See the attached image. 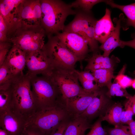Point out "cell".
Returning a JSON list of instances; mask_svg holds the SVG:
<instances>
[{"instance_id":"6da1fadb","label":"cell","mask_w":135,"mask_h":135,"mask_svg":"<svg viewBox=\"0 0 135 135\" xmlns=\"http://www.w3.org/2000/svg\"><path fill=\"white\" fill-rule=\"evenodd\" d=\"M42 11L41 26L48 36L63 32L67 17L75 15L76 10L60 0H40Z\"/></svg>"},{"instance_id":"7a4b0ae2","label":"cell","mask_w":135,"mask_h":135,"mask_svg":"<svg viewBox=\"0 0 135 135\" xmlns=\"http://www.w3.org/2000/svg\"><path fill=\"white\" fill-rule=\"evenodd\" d=\"M62 103L52 107L37 110L27 119L25 128L36 130L43 135H50L69 116Z\"/></svg>"},{"instance_id":"3957f363","label":"cell","mask_w":135,"mask_h":135,"mask_svg":"<svg viewBox=\"0 0 135 135\" xmlns=\"http://www.w3.org/2000/svg\"><path fill=\"white\" fill-rule=\"evenodd\" d=\"M10 87V108L27 119L38 110L32 94L30 78L26 74L17 76Z\"/></svg>"},{"instance_id":"277c9868","label":"cell","mask_w":135,"mask_h":135,"mask_svg":"<svg viewBox=\"0 0 135 135\" xmlns=\"http://www.w3.org/2000/svg\"><path fill=\"white\" fill-rule=\"evenodd\" d=\"M30 78L32 94L38 110L52 107L61 102V94L50 76Z\"/></svg>"},{"instance_id":"5b68a950","label":"cell","mask_w":135,"mask_h":135,"mask_svg":"<svg viewBox=\"0 0 135 135\" xmlns=\"http://www.w3.org/2000/svg\"><path fill=\"white\" fill-rule=\"evenodd\" d=\"M76 10L74 19L65 26L63 31L78 34L87 41L90 51L93 53L98 51L99 46L94 37L95 26L97 20L91 12Z\"/></svg>"},{"instance_id":"8992f818","label":"cell","mask_w":135,"mask_h":135,"mask_svg":"<svg viewBox=\"0 0 135 135\" xmlns=\"http://www.w3.org/2000/svg\"><path fill=\"white\" fill-rule=\"evenodd\" d=\"M49 76L58 87L64 103L70 99L87 93L80 85L75 69L54 68Z\"/></svg>"},{"instance_id":"52a82bcc","label":"cell","mask_w":135,"mask_h":135,"mask_svg":"<svg viewBox=\"0 0 135 135\" xmlns=\"http://www.w3.org/2000/svg\"><path fill=\"white\" fill-rule=\"evenodd\" d=\"M46 36L41 26L30 28H20L8 37V41L26 52L42 49Z\"/></svg>"},{"instance_id":"ba28073f","label":"cell","mask_w":135,"mask_h":135,"mask_svg":"<svg viewBox=\"0 0 135 135\" xmlns=\"http://www.w3.org/2000/svg\"><path fill=\"white\" fill-rule=\"evenodd\" d=\"M48 40L42 48L53 68L74 70L79 60L61 42L56 35L47 36Z\"/></svg>"},{"instance_id":"9c48e42d","label":"cell","mask_w":135,"mask_h":135,"mask_svg":"<svg viewBox=\"0 0 135 135\" xmlns=\"http://www.w3.org/2000/svg\"><path fill=\"white\" fill-rule=\"evenodd\" d=\"M16 17L18 28L41 26L42 11L40 0H23L18 7Z\"/></svg>"},{"instance_id":"30bf717a","label":"cell","mask_w":135,"mask_h":135,"mask_svg":"<svg viewBox=\"0 0 135 135\" xmlns=\"http://www.w3.org/2000/svg\"><path fill=\"white\" fill-rule=\"evenodd\" d=\"M26 53V66L28 70L26 74L28 76L50 75L54 68L42 49Z\"/></svg>"},{"instance_id":"8fae6325","label":"cell","mask_w":135,"mask_h":135,"mask_svg":"<svg viewBox=\"0 0 135 135\" xmlns=\"http://www.w3.org/2000/svg\"><path fill=\"white\" fill-rule=\"evenodd\" d=\"M56 35L62 44L80 61L85 59L90 52L87 41L76 34L63 31Z\"/></svg>"},{"instance_id":"7c38bea8","label":"cell","mask_w":135,"mask_h":135,"mask_svg":"<svg viewBox=\"0 0 135 135\" xmlns=\"http://www.w3.org/2000/svg\"><path fill=\"white\" fill-rule=\"evenodd\" d=\"M26 119L11 108L0 112V128L8 135H22Z\"/></svg>"},{"instance_id":"4fadbf2b","label":"cell","mask_w":135,"mask_h":135,"mask_svg":"<svg viewBox=\"0 0 135 135\" xmlns=\"http://www.w3.org/2000/svg\"><path fill=\"white\" fill-rule=\"evenodd\" d=\"M114 103L101 90L94 98L86 110L78 116L84 118L89 121L98 116H103Z\"/></svg>"},{"instance_id":"5bb4252c","label":"cell","mask_w":135,"mask_h":135,"mask_svg":"<svg viewBox=\"0 0 135 135\" xmlns=\"http://www.w3.org/2000/svg\"><path fill=\"white\" fill-rule=\"evenodd\" d=\"M23 0H0V14L2 16L8 29V36L17 28L16 17L18 7Z\"/></svg>"},{"instance_id":"9a60e30c","label":"cell","mask_w":135,"mask_h":135,"mask_svg":"<svg viewBox=\"0 0 135 135\" xmlns=\"http://www.w3.org/2000/svg\"><path fill=\"white\" fill-rule=\"evenodd\" d=\"M101 90L91 93H87L70 99L64 103L70 116L76 117L87 109L94 98L101 92Z\"/></svg>"},{"instance_id":"2e32d148","label":"cell","mask_w":135,"mask_h":135,"mask_svg":"<svg viewBox=\"0 0 135 135\" xmlns=\"http://www.w3.org/2000/svg\"><path fill=\"white\" fill-rule=\"evenodd\" d=\"M26 52L13 45L5 61L11 71L16 77L24 74L26 64Z\"/></svg>"},{"instance_id":"e0dca14e","label":"cell","mask_w":135,"mask_h":135,"mask_svg":"<svg viewBox=\"0 0 135 135\" xmlns=\"http://www.w3.org/2000/svg\"><path fill=\"white\" fill-rule=\"evenodd\" d=\"M92 56L86 59L87 64L84 70L90 71L102 69H114L116 64L120 62V59L112 55L110 57L105 56L98 51L93 53Z\"/></svg>"},{"instance_id":"ac0fdd59","label":"cell","mask_w":135,"mask_h":135,"mask_svg":"<svg viewBox=\"0 0 135 135\" xmlns=\"http://www.w3.org/2000/svg\"><path fill=\"white\" fill-rule=\"evenodd\" d=\"M115 28L111 18L110 10L106 8L104 15L95 24L94 37L102 44L112 34Z\"/></svg>"},{"instance_id":"d6986e66","label":"cell","mask_w":135,"mask_h":135,"mask_svg":"<svg viewBox=\"0 0 135 135\" xmlns=\"http://www.w3.org/2000/svg\"><path fill=\"white\" fill-rule=\"evenodd\" d=\"M122 15H120L119 18H114L113 21L116 24L115 28L112 34L99 47L104 52L103 55L109 56L111 52L116 48L120 46V30L121 22L123 20Z\"/></svg>"},{"instance_id":"ffe728a7","label":"cell","mask_w":135,"mask_h":135,"mask_svg":"<svg viewBox=\"0 0 135 135\" xmlns=\"http://www.w3.org/2000/svg\"><path fill=\"white\" fill-rule=\"evenodd\" d=\"M91 126L86 118L79 116L74 117L69 121L64 135H85L86 131Z\"/></svg>"},{"instance_id":"44dd1931","label":"cell","mask_w":135,"mask_h":135,"mask_svg":"<svg viewBox=\"0 0 135 135\" xmlns=\"http://www.w3.org/2000/svg\"><path fill=\"white\" fill-rule=\"evenodd\" d=\"M123 110L121 103H114L108 109L105 114L102 116V121H106L115 127L121 126V118Z\"/></svg>"},{"instance_id":"7402d4cb","label":"cell","mask_w":135,"mask_h":135,"mask_svg":"<svg viewBox=\"0 0 135 135\" xmlns=\"http://www.w3.org/2000/svg\"><path fill=\"white\" fill-rule=\"evenodd\" d=\"M105 2L112 8L119 9L124 13L127 18L125 29L132 26L135 29V2L126 5L117 4L112 0H106Z\"/></svg>"},{"instance_id":"603a6c76","label":"cell","mask_w":135,"mask_h":135,"mask_svg":"<svg viewBox=\"0 0 135 135\" xmlns=\"http://www.w3.org/2000/svg\"><path fill=\"white\" fill-rule=\"evenodd\" d=\"M114 69H102L90 71L94 76L96 82L101 88L106 86L108 87L112 83V80L114 78Z\"/></svg>"},{"instance_id":"cb8c5ba5","label":"cell","mask_w":135,"mask_h":135,"mask_svg":"<svg viewBox=\"0 0 135 135\" xmlns=\"http://www.w3.org/2000/svg\"><path fill=\"white\" fill-rule=\"evenodd\" d=\"M16 77L12 74L5 61L0 66V90L9 88Z\"/></svg>"},{"instance_id":"d4e9b609","label":"cell","mask_w":135,"mask_h":135,"mask_svg":"<svg viewBox=\"0 0 135 135\" xmlns=\"http://www.w3.org/2000/svg\"><path fill=\"white\" fill-rule=\"evenodd\" d=\"M106 0H76L70 4L72 7L77 10L90 12L95 4L102 2H105Z\"/></svg>"},{"instance_id":"484cf974","label":"cell","mask_w":135,"mask_h":135,"mask_svg":"<svg viewBox=\"0 0 135 135\" xmlns=\"http://www.w3.org/2000/svg\"><path fill=\"white\" fill-rule=\"evenodd\" d=\"M107 88L108 90L105 94L110 98L112 96H116L124 97L128 99L132 96L128 92L126 89L122 88L116 82L112 83Z\"/></svg>"},{"instance_id":"4316f807","label":"cell","mask_w":135,"mask_h":135,"mask_svg":"<svg viewBox=\"0 0 135 135\" xmlns=\"http://www.w3.org/2000/svg\"><path fill=\"white\" fill-rule=\"evenodd\" d=\"M12 98V92L10 87L6 90H0V112L10 108Z\"/></svg>"},{"instance_id":"83f0119b","label":"cell","mask_w":135,"mask_h":135,"mask_svg":"<svg viewBox=\"0 0 135 135\" xmlns=\"http://www.w3.org/2000/svg\"><path fill=\"white\" fill-rule=\"evenodd\" d=\"M126 66L124 65L118 74L115 78V80L122 88H126L131 86L133 79L124 74Z\"/></svg>"},{"instance_id":"f1b7e54d","label":"cell","mask_w":135,"mask_h":135,"mask_svg":"<svg viewBox=\"0 0 135 135\" xmlns=\"http://www.w3.org/2000/svg\"><path fill=\"white\" fill-rule=\"evenodd\" d=\"M134 115L132 106L128 100L125 104L124 108L122 112L121 118V126L125 124H128L132 120Z\"/></svg>"},{"instance_id":"f546056e","label":"cell","mask_w":135,"mask_h":135,"mask_svg":"<svg viewBox=\"0 0 135 135\" xmlns=\"http://www.w3.org/2000/svg\"><path fill=\"white\" fill-rule=\"evenodd\" d=\"M78 76L79 80L82 85V88L86 92L91 93L101 90L96 82L86 80Z\"/></svg>"},{"instance_id":"4dcf8cb0","label":"cell","mask_w":135,"mask_h":135,"mask_svg":"<svg viewBox=\"0 0 135 135\" xmlns=\"http://www.w3.org/2000/svg\"><path fill=\"white\" fill-rule=\"evenodd\" d=\"M106 135H132L128 126H120L104 129Z\"/></svg>"},{"instance_id":"1f68e13d","label":"cell","mask_w":135,"mask_h":135,"mask_svg":"<svg viewBox=\"0 0 135 135\" xmlns=\"http://www.w3.org/2000/svg\"><path fill=\"white\" fill-rule=\"evenodd\" d=\"M102 116H99L98 119L91 126L90 131L86 135H106V130L102 126Z\"/></svg>"},{"instance_id":"d6a6232c","label":"cell","mask_w":135,"mask_h":135,"mask_svg":"<svg viewBox=\"0 0 135 135\" xmlns=\"http://www.w3.org/2000/svg\"><path fill=\"white\" fill-rule=\"evenodd\" d=\"M12 45V44L8 41L0 42V66L5 61Z\"/></svg>"},{"instance_id":"836d02e7","label":"cell","mask_w":135,"mask_h":135,"mask_svg":"<svg viewBox=\"0 0 135 135\" xmlns=\"http://www.w3.org/2000/svg\"><path fill=\"white\" fill-rule=\"evenodd\" d=\"M68 122L66 119L62 121L55 130L50 135H64L65 131Z\"/></svg>"},{"instance_id":"e575fe53","label":"cell","mask_w":135,"mask_h":135,"mask_svg":"<svg viewBox=\"0 0 135 135\" xmlns=\"http://www.w3.org/2000/svg\"><path fill=\"white\" fill-rule=\"evenodd\" d=\"M89 70H84V71H79L76 70L78 75L84 79L90 81L96 82L95 78L91 72Z\"/></svg>"},{"instance_id":"d590c367","label":"cell","mask_w":135,"mask_h":135,"mask_svg":"<svg viewBox=\"0 0 135 135\" xmlns=\"http://www.w3.org/2000/svg\"><path fill=\"white\" fill-rule=\"evenodd\" d=\"M131 37L132 39L130 41H124L120 40V47L123 48L125 46H127L135 49V32L132 34Z\"/></svg>"},{"instance_id":"8d00e7d4","label":"cell","mask_w":135,"mask_h":135,"mask_svg":"<svg viewBox=\"0 0 135 135\" xmlns=\"http://www.w3.org/2000/svg\"><path fill=\"white\" fill-rule=\"evenodd\" d=\"M8 29L7 24L2 15L0 14V32L6 36L8 37Z\"/></svg>"},{"instance_id":"74e56055","label":"cell","mask_w":135,"mask_h":135,"mask_svg":"<svg viewBox=\"0 0 135 135\" xmlns=\"http://www.w3.org/2000/svg\"><path fill=\"white\" fill-rule=\"evenodd\" d=\"M22 135H43L38 131L29 128H25Z\"/></svg>"},{"instance_id":"f35d334b","label":"cell","mask_w":135,"mask_h":135,"mask_svg":"<svg viewBox=\"0 0 135 135\" xmlns=\"http://www.w3.org/2000/svg\"><path fill=\"white\" fill-rule=\"evenodd\" d=\"M128 125L132 134L135 135V121L133 120Z\"/></svg>"},{"instance_id":"ab89813d","label":"cell","mask_w":135,"mask_h":135,"mask_svg":"<svg viewBox=\"0 0 135 135\" xmlns=\"http://www.w3.org/2000/svg\"><path fill=\"white\" fill-rule=\"evenodd\" d=\"M128 100L131 104L134 114H135V94Z\"/></svg>"},{"instance_id":"60d3db41","label":"cell","mask_w":135,"mask_h":135,"mask_svg":"<svg viewBox=\"0 0 135 135\" xmlns=\"http://www.w3.org/2000/svg\"><path fill=\"white\" fill-rule=\"evenodd\" d=\"M0 135H8L6 132L4 130L0 128Z\"/></svg>"},{"instance_id":"b9f144b4","label":"cell","mask_w":135,"mask_h":135,"mask_svg":"<svg viewBox=\"0 0 135 135\" xmlns=\"http://www.w3.org/2000/svg\"><path fill=\"white\" fill-rule=\"evenodd\" d=\"M131 86L135 90V78L133 79Z\"/></svg>"},{"instance_id":"7bdbcfd3","label":"cell","mask_w":135,"mask_h":135,"mask_svg":"<svg viewBox=\"0 0 135 135\" xmlns=\"http://www.w3.org/2000/svg\"><path fill=\"white\" fill-rule=\"evenodd\" d=\"M133 73L135 75V70L134 71Z\"/></svg>"}]
</instances>
